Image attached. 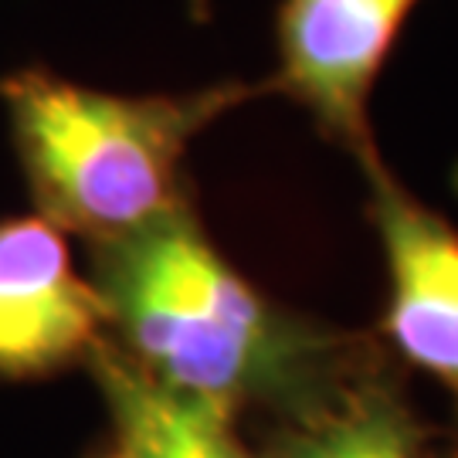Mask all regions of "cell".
Returning <instances> with one entry per match:
<instances>
[{
	"label": "cell",
	"instance_id": "cell-2",
	"mask_svg": "<svg viewBox=\"0 0 458 458\" xmlns=\"http://www.w3.org/2000/svg\"><path fill=\"white\" fill-rule=\"evenodd\" d=\"M262 96H272L268 82L242 79L126 96L65 79L48 65L0 75V106L34 208L92 248L187 208L194 140Z\"/></svg>",
	"mask_w": 458,
	"mask_h": 458
},
{
	"label": "cell",
	"instance_id": "cell-7",
	"mask_svg": "<svg viewBox=\"0 0 458 458\" xmlns=\"http://www.w3.org/2000/svg\"><path fill=\"white\" fill-rule=\"evenodd\" d=\"M265 458H425V428L391 380L357 370L323 404L285 418Z\"/></svg>",
	"mask_w": 458,
	"mask_h": 458
},
{
	"label": "cell",
	"instance_id": "cell-8",
	"mask_svg": "<svg viewBox=\"0 0 458 458\" xmlns=\"http://www.w3.org/2000/svg\"><path fill=\"white\" fill-rule=\"evenodd\" d=\"M211 11H214V0H187V14H191L194 24H208Z\"/></svg>",
	"mask_w": 458,
	"mask_h": 458
},
{
	"label": "cell",
	"instance_id": "cell-9",
	"mask_svg": "<svg viewBox=\"0 0 458 458\" xmlns=\"http://www.w3.org/2000/svg\"><path fill=\"white\" fill-rule=\"evenodd\" d=\"M448 187H452V194L458 197V160H455V166H452V174H448Z\"/></svg>",
	"mask_w": 458,
	"mask_h": 458
},
{
	"label": "cell",
	"instance_id": "cell-1",
	"mask_svg": "<svg viewBox=\"0 0 458 458\" xmlns=\"http://www.w3.org/2000/svg\"><path fill=\"white\" fill-rule=\"evenodd\" d=\"M92 282L109 344L153 384L228 418L251 404L295 418L357 374L350 340L268 299L194 204L92 248Z\"/></svg>",
	"mask_w": 458,
	"mask_h": 458
},
{
	"label": "cell",
	"instance_id": "cell-3",
	"mask_svg": "<svg viewBox=\"0 0 458 458\" xmlns=\"http://www.w3.org/2000/svg\"><path fill=\"white\" fill-rule=\"evenodd\" d=\"M421 0H278L272 96L306 109L316 132L370 166L380 149L370 96Z\"/></svg>",
	"mask_w": 458,
	"mask_h": 458
},
{
	"label": "cell",
	"instance_id": "cell-6",
	"mask_svg": "<svg viewBox=\"0 0 458 458\" xmlns=\"http://www.w3.org/2000/svg\"><path fill=\"white\" fill-rule=\"evenodd\" d=\"M113 421L115 458H265L234 435V418L166 391L109 340L89 360Z\"/></svg>",
	"mask_w": 458,
	"mask_h": 458
},
{
	"label": "cell",
	"instance_id": "cell-5",
	"mask_svg": "<svg viewBox=\"0 0 458 458\" xmlns=\"http://www.w3.org/2000/svg\"><path fill=\"white\" fill-rule=\"evenodd\" d=\"M367 217L387 265L384 336L438 380L458 411V228L425 208L384 160L363 166Z\"/></svg>",
	"mask_w": 458,
	"mask_h": 458
},
{
	"label": "cell",
	"instance_id": "cell-10",
	"mask_svg": "<svg viewBox=\"0 0 458 458\" xmlns=\"http://www.w3.org/2000/svg\"><path fill=\"white\" fill-rule=\"evenodd\" d=\"M102 458H115V452H109V455H102Z\"/></svg>",
	"mask_w": 458,
	"mask_h": 458
},
{
	"label": "cell",
	"instance_id": "cell-4",
	"mask_svg": "<svg viewBox=\"0 0 458 458\" xmlns=\"http://www.w3.org/2000/svg\"><path fill=\"white\" fill-rule=\"evenodd\" d=\"M106 340V302L65 231L41 214L0 217V380L65 374Z\"/></svg>",
	"mask_w": 458,
	"mask_h": 458
}]
</instances>
